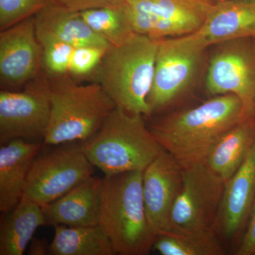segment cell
Listing matches in <instances>:
<instances>
[{
  "mask_svg": "<svg viewBox=\"0 0 255 255\" xmlns=\"http://www.w3.org/2000/svg\"><path fill=\"white\" fill-rule=\"evenodd\" d=\"M245 119L241 101L228 94L158 119L148 128L159 145L184 169L206 163L221 137Z\"/></svg>",
  "mask_w": 255,
  "mask_h": 255,
  "instance_id": "cell-1",
  "label": "cell"
},
{
  "mask_svg": "<svg viewBox=\"0 0 255 255\" xmlns=\"http://www.w3.org/2000/svg\"><path fill=\"white\" fill-rule=\"evenodd\" d=\"M158 40L134 33L110 46L91 80L100 84L116 107L150 117L147 99L152 87Z\"/></svg>",
  "mask_w": 255,
  "mask_h": 255,
  "instance_id": "cell-2",
  "label": "cell"
},
{
  "mask_svg": "<svg viewBox=\"0 0 255 255\" xmlns=\"http://www.w3.org/2000/svg\"><path fill=\"white\" fill-rule=\"evenodd\" d=\"M142 177L135 171L102 179L98 224L117 254L147 255L157 238L146 214Z\"/></svg>",
  "mask_w": 255,
  "mask_h": 255,
  "instance_id": "cell-3",
  "label": "cell"
},
{
  "mask_svg": "<svg viewBox=\"0 0 255 255\" xmlns=\"http://www.w3.org/2000/svg\"><path fill=\"white\" fill-rule=\"evenodd\" d=\"M80 146L105 176L144 172L164 151L146 127L143 116L117 107L98 131Z\"/></svg>",
  "mask_w": 255,
  "mask_h": 255,
  "instance_id": "cell-4",
  "label": "cell"
},
{
  "mask_svg": "<svg viewBox=\"0 0 255 255\" xmlns=\"http://www.w3.org/2000/svg\"><path fill=\"white\" fill-rule=\"evenodd\" d=\"M48 78L51 114L43 145L88 140L116 108L100 84L82 85L69 75Z\"/></svg>",
  "mask_w": 255,
  "mask_h": 255,
  "instance_id": "cell-5",
  "label": "cell"
},
{
  "mask_svg": "<svg viewBox=\"0 0 255 255\" xmlns=\"http://www.w3.org/2000/svg\"><path fill=\"white\" fill-rule=\"evenodd\" d=\"M208 47L198 32L158 40L147 99L152 114L170 105L191 86Z\"/></svg>",
  "mask_w": 255,
  "mask_h": 255,
  "instance_id": "cell-6",
  "label": "cell"
},
{
  "mask_svg": "<svg viewBox=\"0 0 255 255\" xmlns=\"http://www.w3.org/2000/svg\"><path fill=\"white\" fill-rule=\"evenodd\" d=\"M225 184L205 163L184 169L182 189L171 213L169 234H215Z\"/></svg>",
  "mask_w": 255,
  "mask_h": 255,
  "instance_id": "cell-7",
  "label": "cell"
},
{
  "mask_svg": "<svg viewBox=\"0 0 255 255\" xmlns=\"http://www.w3.org/2000/svg\"><path fill=\"white\" fill-rule=\"evenodd\" d=\"M216 0H128L124 10L134 33L153 39L196 33Z\"/></svg>",
  "mask_w": 255,
  "mask_h": 255,
  "instance_id": "cell-8",
  "label": "cell"
},
{
  "mask_svg": "<svg viewBox=\"0 0 255 255\" xmlns=\"http://www.w3.org/2000/svg\"><path fill=\"white\" fill-rule=\"evenodd\" d=\"M50 81L43 72L23 91L0 92V144L23 139L43 142L50 120Z\"/></svg>",
  "mask_w": 255,
  "mask_h": 255,
  "instance_id": "cell-9",
  "label": "cell"
},
{
  "mask_svg": "<svg viewBox=\"0 0 255 255\" xmlns=\"http://www.w3.org/2000/svg\"><path fill=\"white\" fill-rule=\"evenodd\" d=\"M95 168L80 146L59 147L37 156L22 199L46 206L93 176Z\"/></svg>",
  "mask_w": 255,
  "mask_h": 255,
  "instance_id": "cell-10",
  "label": "cell"
},
{
  "mask_svg": "<svg viewBox=\"0 0 255 255\" xmlns=\"http://www.w3.org/2000/svg\"><path fill=\"white\" fill-rule=\"evenodd\" d=\"M210 60L206 86L214 96L234 95L246 119L255 117V38L220 43Z\"/></svg>",
  "mask_w": 255,
  "mask_h": 255,
  "instance_id": "cell-11",
  "label": "cell"
},
{
  "mask_svg": "<svg viewBox=\"0 0 255 255\" xmlns=\"http://www.w3.org/2000/svg\"><path fill=\"white\" fill-rule=\"evenodd\" d=\"M43 72V51L36 36L35 16L1 30V88L9 91H18Z\"/></svg>",
  "mask_w": 255,
  "mask_h": 255,
  "instance_id": "cell-12",
  "label": "cell"
},
{
  "mask_svg": "<svg viewBox=\"0 0 255 255\" xmlns=\"http://www.w3.org/2000/svg\"><path fill=\"white\" fill-rule=\"evenodd\" d=\"M183 179L184 169L164 150L144 170L142 194L146 214L157 236L171 233V213Z\"/></svg>",
  "mask_w": 255,
  "mask_h": 255,
  "instance_id": "cell-13",
  "label": "cell"
},
{
  "mask_svg": "<svg viewBox=\"0 0 255 255\" xmlns=\"http://www.w3.org/2000/svg\"><path fill=\"white\" fill-rule=\"evenodd\" d=\"M255 199V140L232 177L225 184L217 227L234 237L251 214Z\"/></svg>",
  "mask_w": 255,
  "mask_h": 255,
  "instance_id": "cell-14",
  "label": "cell"
},
{
  "mask_svg": "<svg viewBox=\"0 0 255 255\" xmlns=\"http://www.w3.org/2000/svg\"><path fill=\"white\" fill-rule=\"evenodd\" d=\"M43 142L15 139L0 147V211L6 214L22 199L30 169Z\"/></svg>",
  "mask_w": 255,
  "mask_h": 255,
  "instance_id": "cell-15",
  "label": "cell"
},
{
  "mask_svg": "<svg viewBox=\"0 0 255 255\" xmlns=\"http://www.w3.org/2000/svg\"><path fill=\"white\" fill-rule=\"evenodd\" d=\"M102 186V179L92 176L59 199L42 206L47 225H99Z\"/></svg>",
  "mask_w": 255,
  "mask_h": 255,
  "instance_id": "cell-16",
  "label": "cell"
},
{
  "mask_svg": "<svg viewBox=\"0 0 255 255\" xmlns=\"http://www.w3.org/2000/svg\"><path fill=\"white\" fill-rule=\"evenodd\" d=\"M198 33L209 46L255 38V0L216 1Z\"/></svg>",
  "mask_w": 255,
  "mask_h": 255,
  "instance_id": "cell-17",
  "label": "cell"
},
{
  "mask_svg": "<svg viewBox=\"0 0 255 255\" xmlns=\"http://www.w3.org/2000/svg\"><path fill=\"white\" fill-rule=\"evenodd\" d=\"M35 28L38 41L54 39L74 47L98 46L110 44L96 34L79 11L59 4L48 6L35 16Z\"/></svg>",
  "mask_w": 255,
  "mask_h": 255,
  "instance_id": "cell-18",
  "label": "cell"
},
{
  "mask_svg": "<svg viewBox=\"0 0 255 255\" xmlns=\"http://www.w3.org/2000/svg\"><path fill=\"white\" fill-rule=\"evenodd\" d=\"M255 140V117L245 119L226 132L206 161L213 174L225 183L237 172Z\"/></svg>",
  "mask_w": 255,
  "mask_h": 255,
  "instance_id": "cell-19",
  "label": "cell"
},
{
  "mask_svg": "<svg viewBox=\"0 0 255 255\" xmlns=\"http://www.w3.org/2000/svg\"><path fill=\"white\" fill-rule=\"evenodd\" d=\"M4 215L0 226V255H22L36 230L47 224L42 206L22 199Z\"/></svg>",
  "mask_w": 255,
  "mask_h": 255,
  "instance_id": "cell-20",
  "label": "cell"
},
{
  "mask_svg": "<svg viewBox=\"0 0 255 255\" xmlns=\"http://www.w3.org/2000/svg\"><path fill=\"white\" fill-rule=\"evenodd\" d=\"M49 244L52 255H114L117 254L107 235L99 225L68 226L56 225Z\"/></svg>",
  "mask_w": 255,
  "mask_h": 255,
  "instance_id": "cell-21",
  "label": "cell"
},
{
  "mask_svg": "<svg viewBox=\"0 0 255 255\" xmlns=\"http://www.w3.org/2000/svg\"><path fill=\"white\" fill-rule=\"evenodd\" d=\"M80 14L96 34L110 46L123 43L134 33L124 6L85 10Z\"/></svg>",
  "mask_w": 255,
  "mask_h": 255,
  "instance_id": "cell-22",
  "label": "cell"
},
{
  "mask_svg": "<svg viewBox=\"0 0 255 255\" xmlns=\"http://www.w3.org/2000/svg\"><path fill=\"white\" fill-rule=\"evenodd\" d=\"M152 248L162 255H220L223 253L215 234L203 236L159 235Z\"/></svg>",
  "mask_w": 255,
  "mask_h": 255,
  "instance_id": "cell-23",
  "label": "cell"
},
{
  "mask_svg": "<svg viewBox=\"0 0 255 255\" xmlns=\"http://www.w3.org/2000/svg\"><path fill=\"white\" fill-rule=\"evenodd\" d=\"M39 41L43 51V70L49 78L69 75L70 61L75 47L54 39Z\"/></svg>",
  "mask_w": 255,
  "mask_h": 255,
  "instance_id": "cell-24",
  "label": "cell"
},
{
  "mask_svg": "<svg viewBox=\"0 0 255 255\" xmlns=\"http://www.w3.org/2000/svg\"><path fill=\"white\" fill-rule=\"evenodd\" d=\"M56 0H0V30L36 16Z\"/></svg>",
  "mask_w": 255,
  "mask_h": 255,
  "instance_id": "cell-25",
  "label": "cell"
},
{
  "mask_svg": "<svg viewBox=\"0 0 255 255\" xmlns=\"http://www.w3.org/2000/svg\"><path fill=\"white\" fill-rule=\"evenodd\" d=\"M109 48L76 47L74 50L69 75L74 80H91Z\"/></svg>",
  "mask_w": 255,
  "mask_h": 255,
  "instance_id": "cell-26",
  "label": "cell"
},
{
  "mask_svg": "<svg viewBox=\"0 0 255 255\" xmlns=\"http://www.w3.org/2000/svg\"><path fill=\"white\" fill-rule=\"evenodd\" d=\"M128 0H56L57 4L61 5L75 11L99 9V8L119 7L124 6Z\"/></svg>",
  "mask_w": 255,
  "mask_h": 255,
  "instance_id": "cell-27",
  "label": "cell"
},
{
  "mask_svg": "<svg viewBox=\"0 0 255 255\" xmlns=\"http://www.w3.org/2000/svg\"><path fill=\"white\" fill-rule=\"evenodd\" d=\"M249 226L240 248L237 255H255V199L251 212Z\"/></svg>",
  "mask_w": 255,
  "mask_h": 255,
  "instance_id": "cell-28",
  "label": "cell"
},
{
  "mask_svg": "<svg viewBox=\"0 0 255 255\" xmlns=\"http://www.w3.org/2000/svg\"><path fill=\"white\" fill-rule=\"evenodd\" d=\"M28 254L31 255H46L49 254V244L45 240L33 238Z\"/></svg>",
  "mask_w": 255,
  "mask_h": 255,
  "instance_id": "cell-29",
  "label": "cell"
},
{
  "mask_svg": "<svg viewBox=\"0 0 255 255\" xmlns=\"http://www.w3.org/2000/svg\"><path fill=\"white\" fill-rule=\"evenodd\" d=\"M216 1H220V0H216Z\"/></svg>",
  "mask_w": 255,
  "mask_h": 255,
  "instance_id": "cell-30",
  "label": "cell"
}]
</instances>
